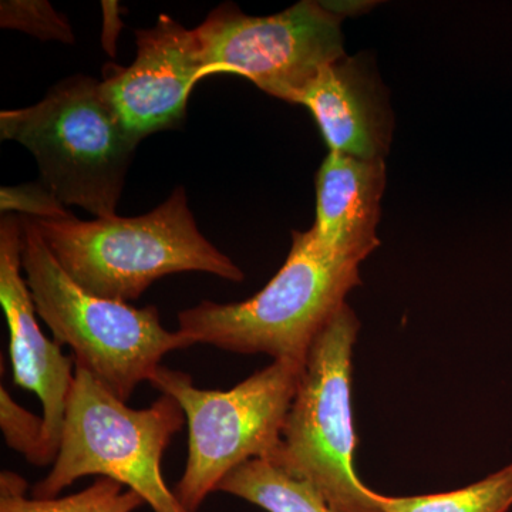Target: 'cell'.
I'll return each mask as SVG.
<instances>
[{"label":"cell","mask_w":512,"mask_h":512,"mask_svg":"<svg viewBox=\"0 0 512 512\" xmlns=\"http://www.w3.org/2000/svg\"><path fill=\"white\" fill-rule=\"evenodd\" d=\"M29 220L63 271L84 291L110 301H136L158 279L180 272L245 279L244 271L201 234L183 187L140 217Z\"/></svg>","instance_id":"cell-1"},{"label":"cell","mask_w":512,"mask_h":512,"mask_svg":"<svg viewBox=\"0 0 512 512\" xmlns=\"http://www.w3.org/2000/svg\"><path fill=\"white\" fill-rule=\"evenodd\" d=\"M362 284L360 264L333 251L315 229L293 231L291 251L274 278L247 301H204L178 313L192 345L305 365L313 340Z\"/></svg>","instance_id":"cell-2"},{"label":"cell","mask_w":512,"mask_h":512,"mask_svg":"<svg viewBox=\"0 0 512 512\" xmlns=\"http://www.w3.org/2000/svg\"><path fill=\"white\" fill-rule=\"evenodd\" d=\"M19 217L22 266L37 316L55 342L72 349L74 367L121 402L130 400L138 384L153 379L165 355L194 346L180 330L161 325L156 306L138 309L84 291L63 271L33 222Z\"/></svg>","instance_id":"cell-3"},{"label":"cell","mask_w":512,"mask_h":512,"mask_svg":"<svg viewBox=\"0 0 512 512\" xmlns=\"http://www.w3.org/2000/svg\"><path fill=\"white\" fill-rule=\"evenodd\" d=\"M0 137L28 148L40 183L66 207L76 205L96 218L117 215L138 144L104 100L96 79L73 74L39 103L3 110Z\"/></svg>","instance_id":"cell-4"},{"label":"cell","mask_w":512,"mask_h":512,"mask_svg":"<svg viewBox=\"0 0 512 512\" xmlns=\"http://www.w3.org/2000/svg\"><path fill=\"white\" fill-rule=\"evenodd\" d=\"M185 420L180 404L167 394L147 409H130L76 367L59 454L32 497L55 498L79 478L99 476L136 491L154 512H190L161 471L165 450Z\"/></svg>","instance_id":"cell-5"},{"label":"cell","mask_w":512,"mask_h":512,"mask_svg":"<svg viewBox=\"0 0 512 512\" xmlns=\"http://www.w3.org/2000/svg\"><path fill=\"white\" fill-rule=\"evenodd\" d=\"M359 330L348 303L320 330L268 460L312 485L336 512H384L353 468L352 356Z\"/></svg>","instance_id":"cell-6"},{"label":"cell","mask_w":512,"mask_h":512,"mask_svg":"<svg viewBox=\"0 0 512 512\" xmlns=\"http://www.w3.org/2000/svg\"><path fill=\"white\" fill-rule=\"evenodd\" d=\"M303 366L274 360L224 392L198 389L187 373L158 367L151 386L180 404L190 430L187 464L174 487L188 511L200 510L235 468L274 453Z\"/></svg>","instance_id":"cell-7"},{"label":"cell","mask_w":512,"mask_h":512,"mask_svg":"<svg viewBox=\"0 0 512 512\" xmlns=\"http://www.w3.org/2000/svg\"><path fill=\"white\" fill-rule=\"evenodd\" d=\"M192 30L204 79L234 74L292 104L326 64L346 55L342 19L313 0L271 16L245 15L222 3Z\"/></svg>","instance_id":"cell-8"},{"label":"cell","mask_w":512,"mask_h":512,"mask_svg":"<svg viewBox=\"0 0 512 512\" xmlns=\"http://www.w3.org/2000/svg\"><path fill=\"white\" fill-rule=\"evenodd\" d=\"M136 40V60L128 67L109 64L100 90L138 144L184 123L192 89L204 77L194 30L171 16L136 30Z\"/></svg>","instance_id":"cell-9"},{"label":"cell","mask_w":512,"mask_h":512,"mask_svg":"<svg viewBox=\"0 0 512 512\" xmlns=\"http://www.w3.org/2000/svg\"><path fill=\"white\" fill-rule=\"evenodd\" d=\"M22 222L18 214L0 220V305L9 329V356L16 386L39 397L43 407L42 463L59 454L67 403L74 382V360L47 339L37 322L35 302L22 276Z\"/></svg>","instance_id":"cell-10"},{"label":"cell","mask_w":512,"mask_h":512,"mask_svg":"<svg viewBox=\"0 0 512 512\" xmlns=\"http://www.w3.org/2000/svg\"><path fill=\"white\" fill-rule=\"evenodd\" d=\"M329 153L384 160L394 131L389 94L367 55L343 56L326 64L303 92Z\"/></svg>","instance_id":"cell-11"},{"label":"cell","mask_w":512,"mask_h":512,"mask_svg":"<svg viewBox=\"0 0 512 512\" xmlns=\"http://www.w3.org/2000/svg\"><path fill=\"white\" fill-rule=\"evenodd\" d=\"M384 187V160L329 153L316 175L312 228L333 251L362 264L380 245L376 229Z\"/></svg>","instance_id":"cell-12"},{"label":"cell","mask_w":512,"mask_h":512,"mask_svg":"<svg viewBox=\"0 0 512 512\" xmlns=\"http://www.w3.org/2000/svg\"><path fill=\"white\" fill-rule=\"evenodd\" d=\"M217 491L235 495L266 512H336L312 485L268 458H255L235 468Z\"/></svg>","instance_id":"cell-13"},{"label":"cell","mask_w":512,"mask_h":512,"mask_svg":"<svg viewBox=\"0 0 512 512\" xmlns=\"http://www.w3.org/2000/svg\"><path fill=\"white\" fill-rule=\"evenodd\" d=\"M25 478L13 471L0 473V512H134L143 498L113 478L99 477L80 493L62 498L28 497Z\"/></svg>","instance_id":"cell-14"},{"label":"cell","mask_w":512,"mask_h":512,"mask_svg":"<svg viewBox=\"0 0 512 512\" xmlns=\"http://www.w3.org/2000/svg\"><path fill=\"white\" fill-rule=\"evenodd\" d=\"M373 498L384 512H507L512 507V463L460 490L413 497L373 491Z\"/></svg>","instance_id":"cell-15"},{"label":"cell","mask_w":512,"mask_h":512,"mask_svg":"<svg viewBox=\"0 0 512 512\" xmlns=\"http://www.w3.org/2000/svg\"><path fill=\"white\" fill-rule=\"evenodd\" d=\"M0 25L28 33L43 42L76 43L69 20L45 0H3L0 3Z\"/></svg>","instance_id":"cell-16"},{"label":"cell","mask_w":512,"mask_h":512,"mask_svg":"<svg viewBox=\"0 0 512 512\" xmlns=\"http://www.w3.org/2000/svg\"><path fill=\"white\" fill-rule=\"evenodd\" d=\"M0 427L6 444L23 454L33 466L42 463L43 417L23 409L12 399L5 386L0 387Z\"/></svg>","instance_id":"cell-17"},{"label":"cell","mask_w":512,"mask_h":512,"mask_svg":"<svg viewBox=\"0 0 512 512\" xmlns=\"http://www.w3.org/2000/svg\"><path fill=\"white\" fill-rule=\"evenodd\" d=\"M0 210L2 215L16 212L22 217L36 220H67L74 217L66 205L40 181L15 187H2Z\"/></svg>","instance_id":"cell-18"},{"label":"cell","mask_w":512,"mask_h":512,"mask_svg":"<svg viewBox=\"0 0 512 512\" xmlns=\"http://www.w3.org/2000/svg\"><path fill=\"white\" fill-rule=\"evenodd\" d=\"M104 10V35L103 43L104 49L110 56L116 53L117 36L123 28L119 16V3L117 2H103Z\"/></svg>","instance_id":"cell-19"},{"label":"cell","mask_w":512,"mask_h":512,"mask_svg":"<svg viewBox=\"0 0 512 512\" xmlns=\"http://www.w3.org/2000/svg\"><path fill=\"white\" fill-rule=\"evenodd\" d=\"M320 3H322L323 8L342 20L350 18V16L363 15V13L369 12L377 5V2H370V0H339V2Z\"/></svg>","instance_id":"cell-20"}]
</instances>
